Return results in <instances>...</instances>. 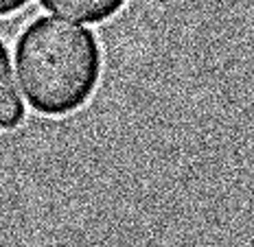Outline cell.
Masks as SVG:
<instances>
[{
    "label": "cell",
    "mask_w": 254,
    "mask_h": 247,
    "mask_svg": "<svg viewBox=\"0 0 254 247\" xmlns=\"http://www.w3.org/2000/svg\"><path fill=\"white\" fill-rule=\"evenodd\" d=\"M15 66L29 105L42 116L62 118L83 109L103 72L97 35L60 18H38L15 42Z\"/></svg>",
    "instance_id": "cell-1"
},
{
    "label": "cell",
    "mask_w": 254,
    "mask_h": 247,
    "mask_svg": "<svg viewBox=\"0 0 254 247\" xmlns=\"http://www.w3.org/2000/svg\"><path fill=\"white\" fill-rule=\"evenodd\" d=\"M29 4V0H0V18L18 13L20 9H24Z\"/></svg>",
    "instance_id": "cell-4"
},
{
    "label": "cell",
    "mask_w": 254,
    "mask_h": 247,
    "mask_svg": "<svg viewBox=\"0 0 254 247\" xmlns=\"http://www.w3.org/2000/svg\"><path fill=\"white\" fill-rule=\"evenodd\" d=\"M127 2L129 0H40L46 11L88 24H101L105 20H112L123 11Z\"/></svg>",
    "instance_id": "cell-2"
},
{
    "label": "cell",
    "mask_w": 254,
    "mask_h": 247,
    "mask_svg": "<svg viewBox=\"0 0 254 247\" xmlns=\"http://www.w3.org/2000/svg\"><path fill=\"white\" fill-rule=\"evenodd\" d=\"M24 118L26 107L18 92L11 57H9L7 46L0 42V131L18 129L24 123Z\"/></svg>",
    "instance_id": "cell-3"
}]
</instances>
